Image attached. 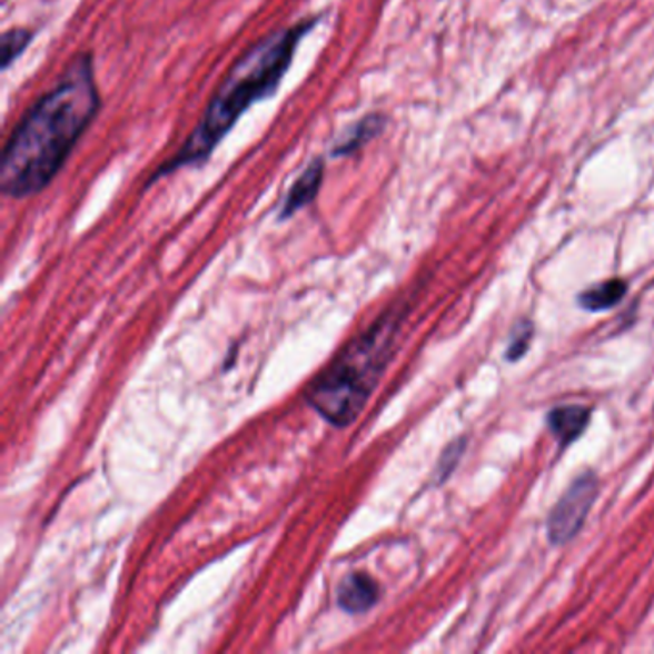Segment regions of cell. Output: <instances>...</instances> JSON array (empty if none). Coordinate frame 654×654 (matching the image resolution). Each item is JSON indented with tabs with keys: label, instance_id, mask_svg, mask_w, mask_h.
Returning a JSON list of instances; mask_svg holds the SVG:
<instances>
[{
	"label": "cell",
	"instance_id": "3",
	"mask_svg": "<svg viewBox=\"0 0 654 654\" xmlns=\"http://www.w3.org/2000/svg\"><path fill=\"white\" fill-rule=\"evenodd\" d=\"M399 317L386 315L359 336L307 392L309 404L336 426L354 423L390 359Z\"/></svg>",
	"mask_w": 654,
	"mask_h": 654
},
{
	"label": "cell",
	"instance_id": "12",
	"mask_svg": "<svg viewBox=\"0 0 654 654\" xmlns=\"http://www.w3.org/2000/svg\"><path fill=\"white\" fill-rule=\"evenodd\" d=\"M465 447H467V442H465V439L453 442L452 446L447 447L446 453L442 455V460H439L438 470L439 474H442V478L449 476V474L453 473V468L457 467V463H459L460 457H463Z\"/></svg>",
	"mask_w": 654,
	"mask_h": 654
},
{
	"label": "cell",
	"instance_id": "9",
	"mask_svg": "<svg viewBox=\"0 0 654 654\" xmlns=\"http://www.w3.org/2000/svg\"><path fill=\"white\" fill-rule=\"evenodd\" d=\"M627 283L624 279H608L598 283V285L587 288L585 293L579 294V306L587 311H606L618 306L622 299L626 298Z\"/></svg>",
	"mask_w": 654,
	"mask_h": 654
},
{
	"label": "cell",
	"instance_id": "8",
	"mask_svg": "<svg viewBox=\"0 0 654 654\" xmlns=\"http://www.w3.org/2000/svg\"><path fill=\"white\" fill-rule=\"evenodd\" d=\"M384 129H386V118L383 113H369L341 132L340 139H336L330 153L335 158H349V156L359 152L367 142L376 139Z\"/></svg>",
	"mask_w": 654,
	"mask_h": 654
},
{
	"label": "cell",
	"instance_id": "5",
	"mask_svg": "<svg viewBox=\"0 0 654 654\" xmlns=\"http://www.w3.org/2000/svg\"><path fill=\"white\" fill-rule=\"evenodd\" d=\"M323 179H325V160L317 156L307 164L306 169L293 182V187L288 190L285 202H283V208H280V219H290L298 214L299 209L314 202L319 195Z\"/></svg>",
	"mask_w": 654,
	"mask_h": 654
},
{
	"label": "cell",
	"instance_id": "10",
	"mask_svg": "<svg viewBox=\"0 0 654 654\" xmlns=\"http://www.w3.org/2000/svg\"><path fill=\"white\" fill-rule=\"evenodd\" d=\"M33 41V31L29 29H8L0 42V63L8 70L18 58L26 52L29 42Z\"/></svg>",
	"mask_w": 654,
	"mask_h": 654
},
{
	"label": "cell",
	"instance_id": "2",
	"mask_svg": "<svg viewBox=\"0 0 654 654\" xmlns=\"http://www.w3.org/2000/svg\"><path fill=\"white\" fill-rule=\"evenodd\" d=\"M319 18H306L294 26L272 31L240 57L209 100L200 123L185 140L181 150L166 161L148 185L182 168L202 166L221 140L237 126L251 106L271 98L293 66L299 42L314 31Z\"/></svg>",
	"mask_w": 654,
	"mask_h": 654
},
{
	"label": "cell",
	"instance_id": "4",
	"mask_svg": "<svg viewBox=\"0 0 654 654\" xmlns=\"http://www.w3.org/2000/svg\"><path fill=\"white\" fill-rule=\"evenodd\" d=\"M597 494L598 480L592 470H585L572 482L555 508L551 511L549 521H547L551 543L564 545L578 534L592 511L593 503L597 499Z\"/></svg>",
	"mask_w": 654,
	"mask_h": 654
},
{
	"label": "cell",
	"instance_id": "7",
	"mask_svg": "<svg viewBox=\"0 0 654 654\" xmlns=\"http://www.w3.org/2000/svg\"><path fill=\"white\" fill-rule=\"evenodd\" d=\"M592 412L584 405H563L547 415V426L561 446H571L587 430Z\"/></svg>",
	"mask_w": 654,
	"mask_h": 654
},
{
	"label": "cell",
	"instance_id": "11",
	"mask_svg": "<svg viewBox=\"0 0 654 654\" xmlns=\"http://www.w3.org/2000/svg\"><path fill=\"white\" fill-rule=\"evenodd\" d=\"M532 336H534V325H532V320H518L515 328H513L511 340H508L507 354H505L507 361L516 363L518 359H523V357L526 356V351H528L529 348V341H532Z\"/></svg>",
	"mask_w": 654,
	"mask_h": 654
},
{
	"label": "cell",
	"instance_id": "6",
	"mask_svg": "<svg viewBox=\"0 0 654 654\" xmlns=\"http://www.w3.org/2000/svg\"><path fill=\"white\" fill-rule=\"evenodd\" d=\"M378 598H380V587L369 574H363V572L348 576L338 589V605L346 613H367L378 603Z\"/></svg>",
	"mask_w": 654,
	"mask_h": 654
},
{
	"label": "cell",
	"instance_id": "1",
	"mask_svg": "<svg viewBox=\"0 0 654 654\" xmlns=\"http://www.w3.org/2000/svg\"><path fill=\"white\" fill-rule=\"evenodd\" d=\"M100 110L95 62L89 52L71 60L58 83L29 108L2 150L0 188L16 200L54 181Z\"/></svg>",
	"mask_w": 654,
	"mask_h": 654
}]
</instances>
